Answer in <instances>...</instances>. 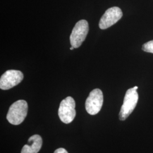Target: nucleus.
<instances>
[{
    "instance_id": "f257e3e1",
    "label": "nucleus",
    "mask_w": 153,
    "mask_h": 153,
    "mask_svg": "<svg viewBox=\"0 0 153 153\" xmlns=\"http://www.w3.org/2000/svg\"><path fill=\"white\" fill-rule=\"evenodd\" d=\"M28 104L24 100H19L10 107L6 119L13 125L18 126L21 124L27 115Z\"/></svg>"
},
{
    "instance_id": "f03ea898",
    "label": "nucleus",
    "mask_w": 153,
    "mask_h": 153,
    "mask_svg": "<svg viewBox=\"0 0 153 153\" xmlns=\"http://www.w3.org/2000/svg\"><path fill=\"white\" fill-rule=\"evenodd\" d=\"M137 86L128 89L126 93L123 104L121 107L119 113V119L121 121L126 120L131 114L137 105L138 100Z\"/></svg>"
},
{
    "instance_id": "7ed1b4c3",
    "label": "nucleus",
    "mask_w": 153,
    "mask_h": 153,
    "mask_svg": "<svg viewBox=\"0 0 153 153\" xmlns=\"http://www.w3.org/2000/svg\"><path fill=\"white\" fill-rule=\"evenodd\" d=\"M76 102L71 97H68L61 102L58 111V115L62 122L65 124L71 123L74 119L76 111Z\"/></svg>"
},
{
    "instance_id": "20e7f679",
    "label": "nucleus",
    "mask_w": 153,
    "mask_h": 153,
    "mask_svg": "<svg viewBox=\"0 0 153 153\" xmlns=\"http://www.w3.org/2000/svg\"><path fill=\"white\" fill-rule=\"evenodd\" d=\"M89 26L88 21L82 19L76 22L70 36V42L71 46L74 48H79L88 35Z\"/></svg>"
},
{
    "instance_id": "39448f33",
    "label": "nucleus",
    "mask_w": 153,
    "mask_h": 153,
    "mask_svg": "<svg viewBox=\"0 0 153 153\" xmlns=\"http://www.w3.org/2000/svg\"><path fill=\"white\" fill-rule=\"evenodd\" d=\"M103 103V95L101 90L95 88L91 91L85 102V108L90 115L99 112Z\"/></svg>"
},
{
    "instance_id": "423d86ee",
    "label": "nucleus",
    "mask_w": 153,
    "mask_h": 153,
    "mask_svg": "<svg viewBox=\"0 0 153 153\" xmlns=\"http://www.w3.org/2000/svg\"><path fill=\"white\" fill-rule=\"evenodd\" d=\"M22 71L16 70H9L5 71L0 78V88L1 90H9L18 85L23 79Z\"/></svg>"
},
{
    "instance_id": "0eeeda50",
    "label": "nucleus",
    "mask_w": 153,
    "mask_h": 153,
    "mask_svg": "<svg viewBox=\"0 0 153 153\" xmlns=\"http://www.w3.org/2000/svg\"><path fill=\"white\" fill-rule=\"evenodd\" d=\"M123 16V12L120 8L114 6L105 11L99 23V27L102 30L110 27L118 22Z\"/></svg>"
},
{
    "instance_id": "6e6552de",
    "label": "nucleus",
    "mask_w": 153,
    "mask_h": 153,
    "mask_svg": "<svg viewBox=\"0 0 153 153\" xmlns=\"http://www.w3.org/2000/svg\"><path fill=\"white\" fill-rule=\"evenodd\" d=\"M43 140L38 134L30 137L28 143L25 145L21 150V153H38L42 148Z\"/></svg>"
},
{
    "instance_id": "1a4fd4ad",
    "label": "nucleus",
    "mask_w": 153,
    "mask_h": 153,
    "mask_svg": "<svg viewBox=\"0 0 153 153\" xmlns=\"http://www.w3.org/2000/svg\"><path fill=\"white\" fill-rule=\"evenodd\" d=\"M142 49L146 52L153 53V40L143 44L142 45Z\"/></svg>"
},
{
    "instance_id": "9d476101",
    "label": "nucleus",
    "mask_w": 153,
    "mask_h": 153,
    "mask_svg": "<svg viewBox=\"0 0 153 153\" xmlns=\"http://www.w3.org/2000/svg\"><path fill=\"white\" fill-rule=\"evenodd\" d=\"M54 153H68V152L64 148H59L56 150Z\"/></svg>"
},
{
    "instance_id": "9b49d317",
    "label": "nucleus",
    "mask_w": 153,
    "mask_h": 153,
    "mask_svg": "<svg viewBox=\"0 0 153 153\" xmlns=\"http://www.w3.org/2000/svg\"><path fill=\"white\" fill-rule=\"evenodd\" d=\"M74 48L73 47H72V46H71V47L70 48V49H71V50H73Z\"/></svg>"
}]
</instances>
